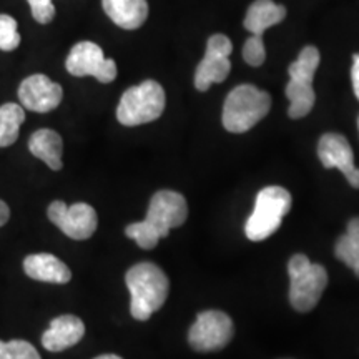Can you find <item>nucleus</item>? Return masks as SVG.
<instances>
[{"mask_svg": "<svg viewBox=\"0 0 359 359\" xmlns=\"http://www.w3.org/2000/svg\"><path fill=\"white\" fill-rule=\"evenodd\" d=\"M130 313L137 321H147L168 298L170 281L163 269L154 263H138L127 271Z\"/></svg>", "mask_w": 359, "mask_h": 359, "instance_id": "1", "label": "nucleus"}, {"mask_svg": "<svg viewBox=\"0 0 359 359\" xmlns=\"http://www.w3.org/2000/svg\"><path fill=\"white\" fill-rule=\"evenodd\" d=\"M271 109V97L255 85H238L223 105V127L231 133H245L263 120Z\"/></svg>", "mask_w": 359, "mask_h": 359, "instance_id": "2", "label": "nucleus"}, {"mask_svg": "<svg viewBox=\"0 0 359 359\" xmlns=\"http://www.w3.org/2000/svg\"><path fill=\"white\" fill-rule=\"evenodd\" d=\"M320 50L313 45L304 47L293 64L290 65V82L286 85V97L290 100V118H303L313 110L316 93L313 88V79L320 67Z\"/></svg>", "mask_w": 359, "mask_h": 359, "instance_id": "3", "label": "nucleus"}, {"mask_svg": "<svg viewBox=\"0 0 359 359\" xmlns=\"http://www.w3.org/2000/svg\"><path fill=\"white\" fill-rule=\"evenodd\" d=\"M167 97L163 87L155 80H145L123 93L116 107V120L125 127L150 123L160 118Z\"/></svg>", "mask_w": 359, "mask_h": 359, "instance_id": "4", "label": "nucleus"}, {"mask_svg": "<svg viewBox=\"0 0 359 359\" xmlns=\"http://www.w3.org/2000/svg\"><path fill=\"white\" fill-rule=\"evenodd\" d=\"M290 303L296 311L309 313L320 303L327 285L325 266L314 264L304 255H294L288 263Z\"/></svg>", "mask_w": 359, "mask_h": 359, "instance_id": "5", "label": "nucleus"}, {"mask_svg": "<svg viewBox=\"0 0 359 359\" xmlns=\"http://www.w3.org/2000/svg\"><path fill=\"white\" fill-rule=\"evenodd\" d=\"M291 210V195L283 187H266L257 195L255 210L245 224L246 238L263 241L281 226L283 217Z\"/></svg>", "mask_w": 359, "mask_h": 359, "instance_id": "6", "label": "nucleus"}, {"mask_svg": "<svg viewBox=\"0 0 359 359\" xmlns=\"http://www.w3.org/2000/svg\"><path fill=\"white\" fill-rule=\"evenodd\" d=\"M235 327L226 313L208 309L200 313L188 331V343L198 353L219 351L230 343Z\"/></svg>", "mask_w": 359, "mask_h": 359, "instance_id": "7", "label": "nucleus"}, {"mask_svg": "<svg viewBox=\"0 0 359 359\" xmlns=\"http://www.w3.org/2000/svg\"><path fill=\"white\" fill-rule=\"evenodd\" d=\"M65 69L74 77H95L100 83H110L116 77V64L105 58L100 45L79 42L65 60Z\"/></svg>", "mask_w": 359, "mask_h": 359, "instance_id": "8", "label": "nucleus"}, {"mask_svg": "<svg viewBox=\"0 0 359 359\" xmlns=\"http://www.w3.org/2000/svg\"><path fill=\"white\" fill-rule=\"evenodd\" d=\"M233 43L226 35H212L206 43L203 60L200 62L195 72V88L206 92L213 83H222L226 80L231 70L230 55Z\"/></svg>", "mask_w": 359, "mask_h": 359, "instance_id": "9", "label": "nucleus"}, {"mask_svg": "<svg viewBox=\"0 0 359 359\" xmlns=\"http://www.w3.org/2000/svg\"><path fill=\"white\" fill-rule=\"evenodd\" d=\"M48 219L60 228L72 240H88L97 230V212L87 203L67 205L64 201H52L47 210Z\"/></svg>", "mask_w": 359, "mask_h": 359, "instance_id": "10", "label": "nucleus"}, {"mask_svg": "<svg viewBox=\"0 0 359 359\" xmlns=\"http://www.w3.org/2000/svg\"><path fill=\"white\" fill-rule=\"evenodd\" d=\"M188 205L182 193L173 190L156 191L150 200L147 218L154 223L163 236H168L170 230L182 226L187 222Z\"/></svg>", "mask_w": 359, "mask_h": 359, "instance_id": "11", "label": "nucleus"}, {"mask_svg": "<svg viewBox=\"0 0 359 359\" xmlns=\"http://www.w3.org/2000/svg\"><path fill=\"white\" fill-rule=\"evenodd\" d=\"M64 98V90L47 75L35 74L27 77L19 87L20 105L27 110L47 114L55 110Z\"/></svg>", "mask_w": 359, "mask_h": 359, "instance_id": "12", "label": "nucleus"}, {"mask_svg": "<svg viewBox=\"0 0 359 359\" xmlns=\"http://www.w3.org/2000/svg\"><path fill=\"white\" fill-rule=\"evenodd\" d=\"M318 156L325 168H338L349 185L359 188V168L354 167L353 148L343 135L325 133L318 143Z\"/></svg>", "mask_w": 359, "mask_h": 359, "instance_id": "13", "label": "nucleus"}, {"mask_svg": "<svg viewBox=\"0 0 359 359\" xmlns=\"http://www.w3.org/2000/svg\"><path fill=\"white\" fill-rule=\"evenodd\" d=\"M85 334V325L74 314H62L50 321L48 330L42 334V344L47 351H65L80 343Z\"/></svg>", "mask_w": 359, "mask_h": 359, "instance_id": "14", "label": "nucleus"}, {"mask_svg": "<svg viewBox=\"0 0 359 359\" xmlns=\"http://www.w3.org/2000/svg\"><path fill=\"white\" fill-rule=\"evenodd\" d=\"M24 271L32 280L53 283V285H65L72 278L69 266L57 257L48 253L29 255L24 259Z\"/></svg>", "mask_w": 359, "mask_h": 359, "instance_id": "15", "label": "nucleus"}, {"mask_svg": "<svg viewBox=\"0 0 359 359\" xmlns=\"http://www.w3.org/2000/svg\"><path fill=\"white\" fill-rule=\"evenodd\" d=\"M102 7L115 25L137 30L148 19L147 0H102Z\"/></svg>", "mask_w": 359, "mask_h": 359, "instance_id": "16", "label": "nucleus"}, {"mask_svg": "<svg viewBox=\"0 0 359 359\" xmlns=\"http://www.w3.org/2000/svg\"><path fill=\"white\" fill-rule=\"evenodd\" d=\"M286 8L273 2V0H255L248 7L246 17L243 20L245 29L255 35L262 37L269 27L280 24L285 20Z\"/></svg>", "mask_w": 359, "mask_h": 359, "instance_id": "17", "label": "nucleus"}, {"mask_svg": "<svg viewBox=\"0 0 359 359\" xmlns=\"http://www.w3.org/2000/svg\"><path fill=\"white\" fill-rule=\"evenodd\" d=\"M29 150L34 156H37L48 165L52 170H62V151H64V142L55 130L42 128L32 133L29 140Z\"/></svg>", "mask_w": 359, "mask_h": 359, "instance_id": "18", "label": "nucleus"}, {"mask_svg": "<svg viewBox=\"0 0 359 359\" xmlns=\"http://www.w3.org/2000/svg\"><path fill=\"white\" fill-rule=\"evenodd\" d=\"M25 122V110L17 103H4L0 107V148L17 142L20 125Z\"/></svg>", "mask_w": 359, "mask_h": 359, "instance_id": "19", "label": "nucleus"}, {"mask_svg": "<svg viewBox=\"0 0 359 359\" xmlns=\"http://www.w3.org/2000/svg\"><path fill=\"white\" fill-rule=\"evenodd\" d=\"M336 258L346 263L354 269V275L359 278V217L348 223L346 235L339 236L334 245Z\"/></svg>", "mask_w": 359, "mask_h": 359, "instance_id": "20", "label": "nucleus"}, {"mask_svg": "<svg viewBox=\"0 0 359 359\" xmlns=\"http://www.w3.org/2000/svg\"><path fill=\"white\" fill-rule=\"evenodd\" d=\"M125 233H127L128 238H132V240L137 241V245L143 250L155 248L161 238H165L163 233H161L154 223L148 222V219L128 224Z\"/></svg>", "mask_w": 359, "mask_h": 359, "instance_id": "21", "label": "nucleus"}, {"mask_svg": "<svg viewBox=\"0 0 359 359\" xmlns=\"http://www.w3.org/2000/svg\"><path fill=\"white\" fill-rule=\"evenodd\" d=\"M0 359H42L37 349L24 339L0 341Z\"/></svg>", "mask_w": 359, "mask_h": 359, "instance_id": "22", "label": "nucleus"}, {"mask_svg": "<svg viewBox=\"0 0 359 359\" xmlns=\"http://www.w3.org/2000/svg\"><path fill=\"white\" fill-rule=\"evenodd\" d=\"M17 20L7 13H0V50L12 52L20 45V34Z\"/></svg>", "mask_w": 359, "mask_h": 359, "instance_id": "23", "label": "nucleus"}, {"mask_svg": "<svg viewBox=\"0 0 359 359\" xmlns=\"http://www.w3.org/2000/svg\"><path fill=\"white\" fill-rule=\"evenodd\" d=\"M243 58L245 62L251 67H259L263 65L264 58H266V50H264V43L262 37H251L245 42L243 47Z\"/></svg>", "mask_w": 359, "mask_h": 359, "instance_id": "24", "label": "nucleus"}, {"mask_svg": "<svg viewBox=\"0 0 359 359\" xmlns=\"http://www.w3.org/2000/svg\"><path fill=\"white\" fill-rule=\"evenodd\" d=\"M32 11V17L39 24H50L55 17V6L52 0H27Z\"/></svg>", "mask_w": 359, "mask_h": 359, "instance_id": "25", "label": "nucleus"}, {"mask_svg": "<svg viewBox=\"0 0 359 359\" xmlns=\"http://www.w3.org/2000/svg\"><path fill=\"white\" fill-rule=\"evenodd\" d=\"M354 64L351 69V80H353V88H354V95L359 100V53L354 55Z\"/></svg>", "mask_w": 359, "mask_h": 359, "instance_id": "26", "label": "nucleus"}, {"mask_svg": "<svg viewBox=\"0 0 359 359\" xmlns=\"http://www.w3.org/2000/svg\"><path fill=\"white\" fill-rule=\"evenodd\" d=\"M11 218V210H8V205L6 201L0 200V226H4Z\"/></svg>", "mask_w": 359, "mask_h": 359, "instance_id": "27", "label": "nucleus"}, {"mask_svg": "<svg viewBox=\"0 0 359 359\" xmlns=\"http://www.w3.org/2000/svg\"><path fill=\"white\" fill-rule=\"evenodd\" d=\"M95 359H122V358L116 356V354H102V356H98Z\"/></svg>", "mask_w": 359, "mask_h": 359, "instance_id": "28", "label": "nucleus"}, {"mask_svg": "<svg viewBox=\"0 0 359 359\" xmlns=\"http://www.w3.org/2000/svg\"><path fill=\"white\" fill-rule=\"evenodd\" d=\"M358 128H359V118H358Z\"/></svg>", "mask_w": 359, "mask_h": 359, "instance_id": "29", "label": "nucleus"}]
</instances>
